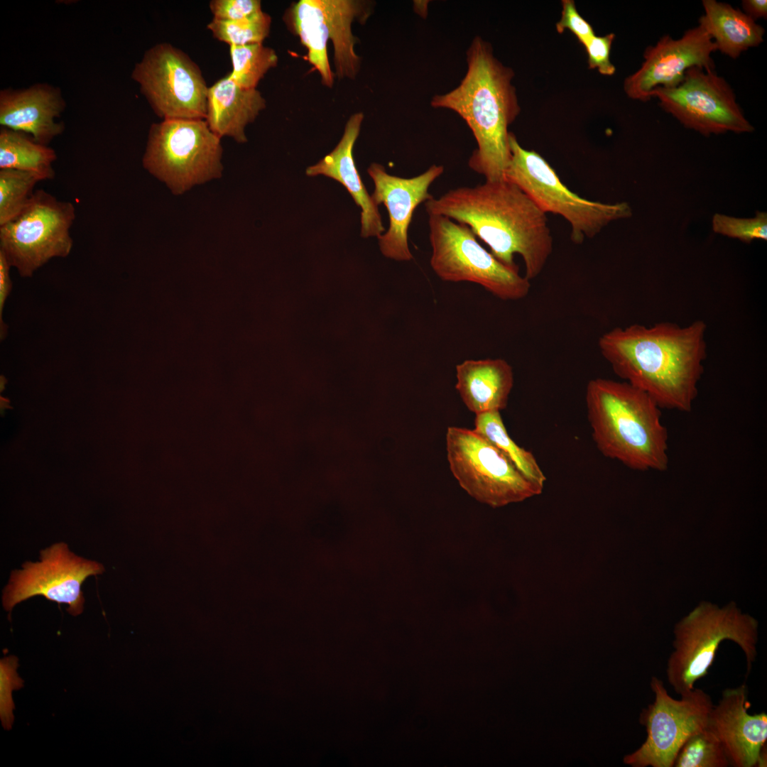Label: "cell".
Segmentation results:
<instances>
[{"instance_id": "15", "label": "cell", "mask_w": 767, "mask_h": 767, "mask_svg": "<svg viewBox=\"0 0 767 767\" xmlns=\"http://www.w3.org/2000/svg\"><path fill=\"white\" fill-rule=\"evenodd\" d=\"M103 566L75 555L66 544L56 543L40 553V561L26 562L12 572L3 596L6 610L33 596L42 595L58 604H67L73 616L82 612L81 587L85 579L101 574Z\"/></svg>"}, {"instance_id": "35", "label": "cell", "mask_w": 767, "mask_h": 767, "mask_svg": "<svg viewBox=\"0 0 767 767\" xmlns=\"http://www.w3.org/2000/svg\"><path fill=\"white\" fill-rule=\"evenodd\" d=\"M741 6L744 13L751 19L767 18V1L766 0H743Z\"/></svg>"}, {"instance_id": "28", "label": "cell", "mask_w": 767, "mask_h": 767, "mask_svg": "<svg viewBox=\"0 0 767 767\" xmlns=\"http://www.w3.org/2000/svg\"><path fill=\"white\" fill-rule=\"evenodd\" d=\"M729 761L716 735L705 727L691 734L676 756L673 767H727Z\"/></svg>"}, {"instance_id": "9", "label": "cell", "mask_w": 767, "mask_h": 767, "mask_svg": "<svg viewBox=\"0 0 767 767\" xmlns=\"http://www.w3.org/2000/svg\"><path fill=\"white\" fill-rule=\"evenodd\" d=\"M447 458L460 486L493 508L523 501L542 493L496 446L474 430L450 426Z\"/></svg>"}, {"instance_id": "24", "label": "cell", "mask_w": 767, "mask_h": 767, "mask_svg": "<svg viewBox=\"0 0 767 767\" xmlns=\"http://www.w3.org/2000/svg\"><path fill=\"white\" fill-rule=\"evenodd\" d=\"M57 159L55 150L36 142L30 135L1 128L0 170L13 169L36 174L43 180H52Z\"/></svg>"}, {"instance_id": "5", "label": "cell", "mask_w": 767, "mask_h": 767, "mask_svg": "<svg viewBox=\"0 0 767 767\" xmlns=\"http://www.w3.org/2000/svg\"><path fill=\"white\" fill-rule=\"evenodd\" d=\"M758 627V621L734 603L722 608L709 602L700 604L675 626L674 650L666 666L669 684L680 695L692 690L695 682L708 673L725 640L741 648L749 675L757 654Z\"/></svg>"}, {"instance_id": "30", "label": "cell", "mask_w": 767, "mask_h": 767, "mask_svg": "<svg viewBox=\"0 0 767 767\" xmlns=\"http://www.w3.org/2000/svg\"><path fill=\"white\" fill-rule=\"evenodd\" d=\"M712 223L715 233L738 239L745 243L749 244L755 239H767V214L764 212H757L752 218L715 214Z\"/></svg>"}, {"instance_id": "10", "label": "cell", "mask_w": 767, "mask_h": 767, "mask_svg": "<svg viewBox=\"0 0 767 767\" xmlns=\"http://www.w3.org/2000/svg\"><path fill=\"white\" fill-rule=\"evenodd\" d=\"M75 216L72 202L36 190L20 214L0 226V251L21 277H31L52 259L70 254Z\"/></svg>"}, {"instance_id": "4", "label": "cell", "mask_w": 767, "mask_h": 767, "mask_svg": "<svg viewBox=\"0 0 767 767\" xmlns=\"http://www.w3.org/2000/svg\"><path fill=\"white\" fill-rule=\"evenodd\" d=\"M593 440L606 457L637 471L668 468V432L661 408L646 393L626 381L597 378L586 387Z\"/></svg>"}, {"instance_id": "33", "label": "cell", "mask_w": 767, "mask_h": 767, "mask_svg": "<svg viewBox=\"0 0 767 767\" xmlns=\"http://www.w3.org/2000/svg\"><path fill=\"white\" fill-rule=\"evenodd\" d=\"M614 38L615 35L612 33L603 36L595 35L584 46L589 68L597 69L600 74L607 76L615 73L616 67L610 60V51Z\"/></svg>"}, {"instance_id": "29", "label": "cell", "mask_w": 767, "mask_h": 767, "mask_svg": "<svg viewBox=\"0 0 767 767\" xmlns=\"http://www.w3.org/2000/svg\"><path fill=\"white\" fill-rule=\"evenodd\" d=\"M271 24V16L263 11L253 18L240 21L212 18L207 24V28L218 40L229 46H240L262 43L269 34Z\"/></svg>"}, {"instance_id": "19", "label": "cell", "mask_w": 767, "mask_h": 767, "mask_svg": "<svg viewBox=\"0 0 767 767\" xmlns=\"http://www.w3.org/2000/svg\"><path fill=\"white\" fill-rule=\"evenodd\" d=\"M65 107L60 88L47 83L21 89H4L0 92V124L48 146L65 130L64 123L56 119Z\"/></svg>"}, {"instance_id": "16", "label": "cell", "mask_w": 767, "mask_h": 767, "mask_svg": "<svg viewBox=\"0 0 767 767\" xmlns=\"http://www.w3.org/2000/svg\"><path fill=\"white\" fill-rule=\"evenodd\" d=\"M716 50L712 39L700 25L685 31L679 39L663 36L656 45L646 49L641 67L625 79L624 92L632 99L648 101L655 89L679 85L692 67L714 71L711 55Z\"/></svg>"}, {"instance_id": "32", "label": "cell", "mask_w": 767, "mask_h": 767, "mask_svg": "<svg viewBox=\"0 0 767 767\" xmlns=\"http://www.w3.org/2000/svg\"><path fill=\"white\" fill-rule=\"evenodd\" d=\"M562 12L555 27L558 33L570 30L584 47L595 36L591 26L577 11L572 0L562 1Z\"/></svg>"}, {"instance_id": "20", "label": "cell", "mask_w": 767, "mask_h": 767, "mask_svg": "<svg viewBox=\"0 0 767 767\" xmlns=\"http://www.w3.org/2000/svg\"><path fill=\"white\" fill-rule=\"evenodd\" d=\"M364 114L357 112L346 123L343 136L336 147L316 164L306 169V175H322L341 183L349 192L361 212V236L364 238L379 237L384 231L378 206L360 178L355 165L353 148L357 139Z\"/></svg>"}, {"instance_id": "23", "label": "cell", "mask_w": 767, "mask_h": 767, "mask_svg": "<svg viewBox=\"0 0 767 767\" xmlns=\"http://www.w3.org/2000/svg\"><path fill=\"white\" fill-rule=\"evenodd\" d=\"M702 6L705 14L699 18V25L712 39L717 50L736 59L763 41V28L740 9L715 0H703Z\"/></svg>"}, {"instance_id": "22", "label": "cell", "mask_w": 767, "mask_h": 767, "mask_svg": "<svg viewBox=\"0 0 767 767\" xmlns=\"http://www.w3.org/2000/svg\"><path fill=\"white\" fill-rule=\"evenodd\" d=\"M455 388L469 410L476 415L506 408L513 386V372L503 359H468L456 366Z\"/></svg>"}, {"instance_id": "3", "label": "cell", "mask_w": 767, "mask_h": 767, "mask_svg": "<svg viewBox=\"0 0 767 767\" xmlns=\"http://www.w3.org/2000/svg\"><path fill=\"white\" fill-rule=\"evenodd\" d=\"M466 54L467 70L459 85L433 96L430 105L456 112L471 129L477 147L469 167L486 181L502 180L511 158L508 129L521 111L514 72L480 36L473 38Z\"/></svg>"}, {"instance_id": "21", "label": "cell", "mask_w": 767, "mask_h": 767, "mask_svg": "<svg viewBox=\"0 0 767 767\" xmlns=\"http://www.w3.org/2000/svg\"><path fill=\"white\" fill-rule=\"evenodd\" d=\"M266 107V101L256 88L241 87L228 74L209 87L205 120L220 138L230 137L243 143L247 141L246 126Z\"/></svg>"}, {"instance_id": "1", "label": "cell", "mask_w": 767, "mask_h": 767, "mask_svg": "<svg viewBox=\"0 0 767 767\" xmlns=\"http://www.w3.org/2000/svg\"><path fill=\"white\" fill-rule=\"evenodd\" d=\"M706 323L660 322L615 327L599 339L601 354L624 381L663 410L690 412L707 357Z\"/></svg>"}, {"instance_id": "27", "label": "cell", "mask_w": 767, "mask_h": 767, "mask_svg": "<svg viewBox=\"0 0 767 767\" xmlns=\"http://www.w3.org/2000/svg\"><path fill=\"white\" fill-rule=\"evenodd\" d=\"M38 175L13 169L0 170V226L17 217L27 207Z\"/></svg>"}, {"instance_id": "18", "label": "cell", "mask_w": 767, "mask_h": 767, "mask_svg": "<svg viewBox=\"0 0 767 767\" xmlns=\"http://www.w3.org/2000/svg\"><path fill=\"white\" fill-rule=\"evenodd\" d=\"M748 687L742 684L723 690L713 705L707 727L722 743L734 767H766L767 714H750Z\"/></svg>"}, {"instance_id": "25", "label": "cell", "mask_w": 767, "mask_h": 767, "mask_svg": "<svg viewBox=\"0 0 767 767\" xmlns=\"http://www.w3.org/2000/svg\"><path fill=\"white\" fill-rule=\"evenodd\" d=\"M474 430L499 449L531 483L543 489L546 477L533 455L508 435L500 411L476 415Z\"/></svg>"}, {"instance_id": "7", "label": "cell", "mask_w": 767, "mask_h": 767, "mask_svg": "<svg viewBox=\"0 0 767 767\" xmlns=\"http://www.w3.org/2000/svg\"><path fill=\"white\" fill-rule=\"evenodd\" d=\"M509 146L511 158L504 178L521 189L545 214L565 218L571 225L574 243L593 238L610 222L632 215L626 202H594L572 192L542 156L523 148L511 132Z\"/></svg>"}, {"instance_id": "13", "label": "cell", "mask_w": 767, "mask_h": 767, "mask_svg": "<svg viewBox=\"0 0 767 767\" xmlns=\"http://www.w3.org/2000/svg\"><path fill=\"white\" fill-rule=\"evenodd\" d=\"M650 686L655 700L639 717L647 737L637 750L624 756V763L633 767H673L686 739L707 727L713 703L707 692L696 687L680 695V700L674 699L656 676L651 678Z\"/></svg>"}, {"instance_id": "26", "label": "cell", "mask_w": 767, "mask_h": 767, "mask_svg": "<svg viewBox=\"0 0 767 767\" xmlns=\"http://www.w3.org/2000/svg\"><path fill=\"white\" fill-rule=\"evenodd\" d=\"M232 70L229 74L239 86L256 89L260 80L271 68L277 66L276 51L263 43L229 46Z\"/></svg>"}, {"instance_id": "34", "label": "cell", "mask_w": 767, "mask_h": 767, "mask_svg": "<svg viewBox=\"0 0 767 767\" xmlns=\"http://www.w3.org/2000/svg\"><path fill=\"white\" fill-rule=\"evenodd\" d=\"M11 268V266L5 255L0 251V323L1 339L2 336L6 334L4 331H6L2 322V313L5 303L12 288V282L10 277Z\"/></svg>"}, {"instance_id": "6", "label": "cell", "mask_w": 767, "mask_h": 767, "mask_svg": "<svg viewBox=\"0 0 767 767\" xmlns=\"http://www.w3.org/2000/svg\"><path fill=\"white\" fill-rule=\"evenodd\" d=\"M222 153L221 138L205 119H164L151 126L142 163L179 195L219 178Z\"/></svg>"}, {"instance_id": "31", "label": "cell", "mask_w": 767, "mask_h": 767, "mask_svg": "<svg viewBox=\"0 0 767 767\" xmlns=\"http://www.w3.org/2000/svg\"><path fill=\"white\" fill-rule=\"evenodd\" d=\"M209 6L213 18L222 21L244 20L263 12L259 0H212Z\"/></svg>"}, {"instance_id": "8", "label": "cell", "mask_w": 767, "mask_h": 767, "mask_svg": "<svg viewBox=\"0 0 767 767\" xmlns=\"http://www.w3.org/2000/svg\"><path fill=\"white\" fill-rule=\"evenodd\" d=\"M430 264L442 281L479 284L504 300L526 297L530 281L487 251L466 224L442 215H429Z\"/></svg>"}, {"instance_id": "12", "label": "cell", "mask_w": 767, "mask_h": 767, "mask_svg": "<svg viewBox=\"0 0 767 767\" xmlns=\"http://www.w3.org/2000/svg\"><path fill=\"white\" fill-rule=\"evenodd\" d=\"M131 78L163 120L205 119L209 87L199 66L180 49L156 44L135 65Z\"/></svg>"}, {"instance_id": "11", "label": "cell", "mask_w": 767, "mask_h": 767, "mask_svg": "<svg viewBox=\"0 0 767 767\" xmlns=\"http://www.w3.org/2000/svg\"><path fill=\"white\" fill-rule=\"evenodd\" d=\"M370 13L369 2L357 0H300L291 9L289 18L323 85L332 87L334 82L327 51L329 40L333 44L339 79L357 76L360 59L354 51L352 23L354 20L365 21Z\"/></svg>"}, {"instance_id": "14", "label": "cell", "mask_w": 767, "mask_h": 767, "mask_svg": "<svg viewBox=\"0 0 767 767\" xmlns=\"http://www.w3.org/2000/svg\"><path fill=\"white\" fill-rule=\"evenodd\" d=\"M652 97L684 126L706 136L754 131L727 81L714 71L688 69L683 80L671 88L655 89Z\"/></svg>"}, {"instance_id": "2", "label": "cell", "mask_w": 767, "mask_h": 767, "mask_svg": "<svg viewBox=\"0 0 767 767\" xmlns=\"http://www.w3.org/2000/svg\"><path fill=\"white\" fill-rule=\"evenodd\" d=\"M428 215L467 225L504 265L518 268L519 254L529 281L543 271L553 251L546 214L517 185L504 179L450 190L425 202Z\"/></svg>"}, {"instance_id": "17", "label": "cell", "mask_w": 767, "mask_h": 767, "mask_svg": "<svg viewBox=\"0 0 767 767\" xmlns=\"http://www.w3.org/2000/svg\"><path fill=\"white\" fill-rule=\"evenodd\" d=\"M367 172L374 184L371 197L377 206H386L389 217L388 229L378 237L380 250L387 258L410 261L413 256L408 246V232L413 212L419 205L434 197L428 190L443 173L444 167L434 164L409 178L390 175L377 163H371Z\"/></svg>"}]
</instances>
